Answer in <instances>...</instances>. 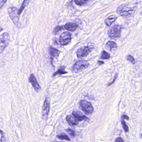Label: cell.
<instances>
[{"instance_id":"1","label":"cell","mask_w":142,"mask_h":142,"mask_svg":"<svg viewBox=\"0 0 142 142\" xmlns=\"http://www.w3.org/2000/svg\"><path fill=\"white\" fill-rule=\"evenodd\" d=\"M135 10L134 8L130 7L128 4H124L118 8L117 12L120 16L126 17L130 16L135 12Z\"/></svg>"},{"instance_id":"2","label":"cell","mask_w":142,"mask_h":142,"mask_svg":"<svg viewBox=\"0 0 142 142\" xmlns=\"http://www.w3.org/2000/svg\"><path fill=\"white\" fill-rule=\"evenodd\" d=\"M10 41V36L7 32H5L0 35V54L8 46Z\"/></svg>"},{"instance_id":"3","label":"cell","mask_w":142,"mask_h":142,"mask_svg":"<svg viewBox=\"0 0 142 142\" xmlns=\"http://www.w3.org/2000/svg\"><path fill=\"white\" fill-rule=\"evenodd\" d=\"M90 64L85 60H79L76 62L72 68L74 72L78 73L82 71L89 66Z\"/></svg>"},{"instance_id":"4","label":"cell","mask_w":142,"mask_h":142,"mask_svg":"<svg viewBox=\"0 0 142 142\" xmlns=\"http://www.w3.org/2000/svg\"><path fill=\"white\" fill-rule=\"evenodd\" d=\"M8 13L10 18L16 26H18L19 24V15L18 10L16 7L9 8L8 10Z\"/></svg>"},{"instance_id":"5","label":"cell","mask_w":142,"mask_h":142,"mask_svg":"<svg viewBox=\"0 0 142 142\" xmlns=\"http://www.w3.org/2000/svg\"><path fill=\"white\" fill-rule=\"evenodd\" d=\"M80 105L82 110L86 114H91L93 112V107L91 103L86 100H81L80 102Z\"/></svg>"},{"instance_id":"6","label":"cell","mask_w":142,"mask_h":142,"mask_svg":"<svg viewBox=\"0 0 142 142\" xmlns=\"http://www.w3.org/2000/svg\"><path fill=\"white\" fill-rule=\"evenodd\" d=\"M121 28L118 25H115L112 27L108 32V36L112 39L118 38L120 36Z\"/></svg>"},{"instance_id":"7","label":"cell","mask_w":142,"mask_h":142,"mask_svg":"<svg viewBox=\"0 0 142 142\" xmlns=\"http://www.w3.org/2000/svg\"><path fill=\"white\" fill-rule=\"evenodd\" d=\"M72 34L70 32H63L60 36V42L62 46H66L71 41Z\"/></svg>"},{"instance_id":"8","label":"cell","mask_w":142,"mask_h":142,"mask_svg":"<svg viewBox=\"0 0 142 142\" xmlns=\"http://www.w3.org/2000/svg\"><path fill=\"white\" fill-rule=\"evenodd\" d=\"M50 99L49 97H47L43 104L42 110V116L44 120H46L48 118V114L50 110Z\"/></svg>"},{"instance_id":"9","label":"cell","mask_w":142,"mask_h":142,"mask_svg":"<svg viewBox=\"0 0 142 142\" xmlns=\"http://www.w3.org/2000/svg\"><path fill=\"white\" fill-rule=\"evenodd\" d=\"M91 51V48L88 47H82L80 48L77 52V56L82 58L86 56Z\"/></svg>"},{"instance_id":"10","label":"cell","mask_w":142,"mask_h":142,"mask_svg":"<svg viewBox=\"0 0 142 142\" xmlns=\"http://www.w3.org/2000/svg\"><path fill=\"white\" fill-rule=\"evenodd\" d=\"M29 82H30L34 90L37 92H38L41 90V87L38 84L37 79L34 75L32 74L29 78Z\"/></svg>"},{"instance_id":"11","label":"cell","mask_w":142,"mask_h":142,"mask_svg":"<svg viewBox=\"0 0 142 142\" xmlns=\"http://www.w3.org/2000/svg\"><path fill=\"white\" fill-rule=\"evenodd\" d=\"M72 115L77 119L78 121H81L84 120H88V118L84 115L83 114L80 112H74L72 113Z\"/></svg>"},{"instance_id":"12","label":"cell","mask_w":142,"mask_h":142,"mask_svg":"<svg viewBox=\"0 0 142 142\" xmlns=\"http://www.w3.org/2000/svg\"><path fill=\"white\" fill-rule=\"evenodd\" d=\"M78 27V25L74 23H68L64 26V29L71 32L74 31Z\"/></svg>"},{"instance_id":"13","label":"cell","mask_w":142,"mask_h":142,"mask_svg":"<svg viewBox=\"0 0 142 142\" xmlns=\"http://www.w3.org/2000/svg\"><path fill=\"white\" fill-rule=\"evenodd\" d=\"M49 53L52 57L57 58L59 56V54L61 53L60 50L55 49L52 47H50L49 48Z\"/></svg>"},{"instance_id":"14","label":"cell","mask_w":142,"mask_h":142,"mask_svg":"<svg viewBox=\"0 0 142 142\" xmlns=\"http://www.w3.org/2000/svg\"><path fill=\"white\" fill-rule=\"evenodd\" d=\"M117 18V17L115 15H112L109 16L108 18H107L105 20L104 22L106 26H110L112 24H113V22L116 21Z\"/></svg>"},{"instance_id":"15","label":"cell","mask_w":142,"mask_h":142,"mask_svg":"<svg viewBox=\"0 0 142 142\" xmlns=\"http://www.w3.org/2000/svg\"><path fill=\"white\" fill-rule=\"evenodd\" d=\"M66 120L69 124L72 125H77L78 122L77 119L72 116H68L66 117Z\"/></svg>"},{"instance_id":"16","label":"cell","mask_w":142,"mask_h":142,"mask_svg":"<svg viewBox=\"0 0 142 142\" xmlns=\"http://www.w3.org/2000/svg\"><path fill=\"white\" fill-rule=\"evenodd\" d=\"M65 67L64 66H60L59 70L53 74V76H56L57 75L64 74H65L68 73V72H65Z\"/></svg>"},{"instance_id":"17","label":"cell","mask_w":142,"mask_h":142,"mask_svg":"<svg viewBox=\"0 0 142 142\" xmlns=\"http://www.w3.org/2000/svg\"><path fill=\"white\" fill-rule=\"evenodd\" d=\"M30 2V0H24V2L22 3V5H21V7L20 8V9L18 10V15H20L22 14V11L24 10V9L25 8L26 6L28 5L29 2Z\"/></svg>"},{"instance_id":"18","label":"cell","mask_w":142,"mask_h":142,"mask_svg":"<svg viewBox=\"0 0 142 142\" xmlns=\"http://www.w3.org/2000/svg\"><path fill=\"white\" fill-rule=\"evenodd\" d=\"M90 0H74V2L78 6H83L87 4Z\"/></svg>"},{"instance_id":"19","label":"cell","mask_w":142,"mask_h":142,"mask_svg":"<svg viewBox=\"0 0 142 142\" xmlns=\"http://www.w3.org/2000/svg\"><path fill=\"white\" fill-rule=\"evenodd\" d=\"M106 46L110 48V50L114 48H116L117 45L116 42L113 41H109L106 43Z\"/></svg>"},{"instance_id":"20","label":"cell","mask_w":142,"mask_h":142,"mask_svg":"<svg viewBox=\"0 0 142 142\" xmlns=\"http://www.w3.org/2000/svg\"><path fill=\"white\" fill-rule=\"evenodd\" d=\"M57 137L61 140H69V141L70 140V138L68 136V135H66L65 134H62L58 135Z\"/></svg>"},{"instance_id":"21","label":"cell","mask_w":142,"mask_h":142,"mask_svg":"<svg viewBox=\"0 0 142 142\" xmlns=\"http://www.w3.org/2000/svg\"><path fill=\"white\" fill-rule=\"evenodd\" d=\"M121 124L122 125L123 128L125 130V132H128L129 131L128 127V126L126 124V122L124 120V119L122 118V120H121Z\"/></svg>"},{"instance_id":"22","label":"cell","mask_w":142,"mask_h":142,"mask_svg":"<svg viewBox=\"0 0 142 142\" xmlns=\"http://www.w3.org/2000/svg\"><path fill=\"white\" fill-rule=\"evenodd\" d=\"M110 58V55L108 52H107L105 51H104L102 52V55L100 56V58L101 59H108Z\"/></svg>"},{"instance_id":"23","label":"cell","mask_w":142,"mask_h":142,"mask_svg":"<svg viewBox=\"0 0 142 142\" xmlns=\"http://www.w3.org/2000/svg\"><path fill=\"white\" fill-rule=\"evenodd\" d=\"M64 29V26H58L54 29L53 32L54 34H56L58 32H60V31L61 30H63Z\"/></svg>"},{"instance_id":"24","label":"cell","mask_w":142,"mask_h":142,"mask_svg":"<svg viewBox=\"0 0 142 142\" xmlns=\"http://www.w3.org/2000/svg\"><path fill=\"white\" fill-rule=\"evenodd\" d=\"M126 59L128 60L130 62L132 63V64H135L136 63L135 59L134 58V57L132 56H131V55H128L126 57Z\"/></svg>"},{"instance_id":"25","label":"cell","mask_w":142,"mask_h":142,"mask_svg":"<svg viewBox=\"0 0 142 142\" xmlns=\"http://www.w3.org/2000/svg\"><path fill=\"white\" fill-rule=\"evenodd\" d=\"M66 131L68 132V134H69V135L71 136H72V137H74L75 136V133L74 131L73 130L69 128L66 129Z\"/></svg>"},{"instance_id":"26","label":"cell","mask_w":142,"mask_h":142,"mask_svg":"<svg viewBox=\"0 0 142 142\" xmlns=\"http://www.w3.org/2000/svg\"><path fill=\"white\" fill-rule=\"evenodd\" d=\"M0 134H1V138L0 141L1 142H4L6 141V139L5 138V134L2 130L0 129Z\"/></svg>"},{"instance_id":"27","label":"cell","mask_w":142,"mask_h":142,"mask_svg":"<svg viewBox=\"0 0 142 142\" xmlns=\"http://www.w3.org/2000/svg\"><path fill=\"white\" fill-rule=\"evenodd\" d=\"M118 74L117 73L115 74V76H114V80H113V81L112 82H110V83L108 84V86H110L112 85L115 82L117 78H118Z\"/></svg>"},{"instance_id":"28","label":"cell","mask_w":142,"mask_h":142,"mask_svg":"<svg viewBox=\"0 0 142 142\" xmlns=\"http://www.w3.org/2000/svg\"><path fill=\"white\" fill-rule=\"evenodd\" d=\"M7 0H0V9L2 8L6 2Z\"/></svg>"},{"instance_id":"29","label":"cell","mask_w":142,"mask_h":142,"mask_svg":"<svg viewBox=\"0 0 142 142\" xmlns=\"http://www.w3.org/2000/svg\"><path fill=\"white\" fill-rule=\"evenodd\" d=\"M115 142H125L124 141V140L122 138L120 137L118 138H117L116 139V140Z\"/></svg>"},{"instance_id":"30","label":"cell","mask_w":142,"mask_h":142,"mask_svg":"<svg viewBox=\"0 0 142 142\" xmlns=\"http://www.w3.org/2000/svg\"><path fill=\"white\" fill-rule=\"evenodd\" d=\"M122 118L124 119H126V120H129V117L128 116H127L126 115H124L122 116Z\"/></svg>"},{"instance_id":"31","label":"cell","mask_w":142,"mask_h":142,"mask_svg":"<svg viewBox=\"0 0 142 142\" xmlns=\"http://www.w3.org/2000/svg\"><path fill=\"white\" fill-rule=\"evenodd\" d=\"M98 64H99V65H102V64L104 63V62H103L100 61H98Z\"/></svg>"},{"instance_id":"32","label":"cell","mask_w":142,"mask_h":142,"mask_svg":"<svg viewBox=\"0 0 142 142\" xmlns=\"http://www.w3.org/2000/svg\"><path fill=\"white\" fill-rule=\"evenodd\" d=\"M2 30H3V29L0 26V32H1V31Z\"/></svg>"},{"instance_id":"33","label":"cell","mask_w":142,"mask_h":142,"mask_svg":"<svg viewBox=\"0 0 142 142\" xmlns=\"http://www.w3.org/2000/svg\"><path fill=\"white\" fill-rule=\"evenodd\" d=\"M141 138H142V134L141 135Z\"/></svg>"},{"instance_id":"34","label":"cell","mask_w":142,"mask_h":142,"mask_svg":"<svg viewBox=\"0 0 142 142\" xmlns=\"http://www.w3.org/2000/svg\"></svg>"}]
</instances>
